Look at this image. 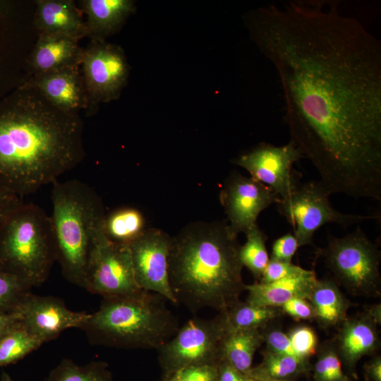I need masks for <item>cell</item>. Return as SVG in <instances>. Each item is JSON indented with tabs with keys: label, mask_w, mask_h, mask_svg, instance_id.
<instances>
[{
	"label": "cell",
	"mask_w": 381,
	"mask_h": 381,
	"mask_svg": "<svg viewBox=\"0 0 381 381\" xmlns=\"http://www.w3.org/2000/svg\"><path fill=\"white\" fill-rule=\"evenodd\" d=\"M246 22L282 84L291 140L321 184L380 201V41L334 1L270 4Z\"/></svg>",
	"instance_id": "obj_1"
},
{
	"label": "cell",
	"mask_w": 381,
	"mask_h": 381,
	"mask_svg": "<svg viewBox=\"0 0 381 381\" xmlns=\"http://www.w3.org/2000/svg\"><path fill=\"white\" fill-rule=\"evenodd\" d=\"M79 114L23 83L0 106V187L20 198L53 183L85 155Z\"/></svg>",
	"instance_id": "obj_2"
},
{
	"label": "cell",
	"mask_w": 381,
	"mask_h": 381,
	"mask_svg": "<svg viewBox=\"0 0 381 381\" xmlns=\"http://www.w3.org/2000/svg\"><path fill=\"white\" fill-rule=\"evenodd\" d=\"M240 246L226 220L190 222L171 237L169 279L176 304L194 313H225L238 301L246 286Z\"/></svg>",
	"instance_id": "obj_3"
},
{
	"label": "cell",
	"mask_w": 381,
	"mask_h": 381,
	"mask_svg": "<svg viewBox=\"0 0 381 381\" xmlns=\"http://www.w3.org/2000/svg\"><path fill=\"white\" fill-rule=\"evenodd\" d=\"M164 296L145 290L103 298L98 310L81 327L94 345L127 349H156L179 329Z\"/></svg>",
	"instance_id": "obj_4"
},
{
	"label": "cell",
	"mask_w": 381,
	"mask_h": 381,
	"mask_svg": "<svg viewBox=\"0 0 381 381\" xmlns=\"http://www.w3.org/2000/svg\"><path fill=\"white\" fill-rule=\"evenodd\" d=\"M52 184L50 219L56 260L64 277L84 288L90 253L103 230L104 205L98 194L81 181L57 180Z\"/></svg>",
	"instance_id": "obj_5"
},
{
	"label": "cell",
	"mask_w": 381,
	"mask_h": 381,
	"mask_svg": "<svg viewBox=\"0 0 381 381\" xmlns=\"http://www.w3.org/2000/svg\"><path fill=\"white\" fill-rule=\"evenodd\" d=\"M56 260L50 216L24 202L0 223V270L40 286Z\"/></svg>",
	"instance_id": "obj_6"
},
{
	"label": "cell",
	"mask_w": 381,
	"mask_h": 381,
	"mask_svg": "<svg viewBox=\"0 0 381 381\" xmlns=\"http://www.w3.org/2000/svg\"><path fill=\"white\" fill-rule=\"evenodd\" d=\"M320 253L335 280L349 294L380 296V251L360 226L344 237L329 236Z\"/></svg>",
	"instance_id": "obj_7"
},
{
	"label": "cell",
	"mask_w": 381,
	"mask_h": 381,
	"mask_svg": "<svg viewBox=\"0 0 381 381\" xmlns=\"http://www.w3.org/2000/svg\"><path fill=\"white\" fill-rule=\"evenodd\" d=\"M229 330L226 313L210 319L188 320L157 350L164 380L189 366L218 365L224 358L223 346Z\"/></svg>",
	"instance_id": "obj_8"
},
{
	"label": "cell",
	"mask_w": 381,
	"mask_h": 381,
	"mask_svg": "<svg viewBox=\"0 0 381 381\" xmlns=\"http://www.w3.org/2000/svg\"><path fill=\"white\" fill-rule=\"evenodd\" d=\"M330 195L319 181H310L300 183L276 203L279 213L292 225L299 247L312 244L315 231L326 224L349 226L377 217L339 212L331 205Z\"/></svg>",
	"instance_id": "obj_9"
},
{
	"label": "cell",
	"mask_w": 381,
	"mask_h": 381,
	"mask_svg": "<svg viewBox=\"0 0 381 381\" xmlns=\"http://www.w3.org/2000/svg\"><path fill=\"white\" fill-rule=\"evenodd\" d=\"M84 289L103 298L141 291L135 281L129 246L110 241L104 230L100 231L90 253Z\"/></svg>",
	"instance_id": "obj_10"
},
{
	"label": "cell",
	"mask_w": 381,
	"mask_h": 381,
	"mask_svg": "<svg viewBox=\"0 0 381 381\" xmlns=\"http://www.w3.org/2000/svg\"><path fill=\"white\" fill-rule=\"evenodd\" d=\"M80 66L88 97L87 110L119 97L129 72L120 47L105 42H92L83 49Z\"/></svg>",
	"instance_id": "obj_11"
},
{
	"label": "cell",
	"mask_w": 381,
	"mask_h": 381,
	"mask_svg": "<svg viewBox=\"0 0 381 381\" xmlns=\"http://www.w3.org/2000/svg\"><path fill=\"white\" fill-rule=\"evenodd\" d=\"M304 158L301 150L290 141L282 146L260 143L241 155L233 162L250 176L268 186L280 199L288 197L300 184L294 164Z\"/></svg>",
	"instance_id": "obj_12"
},
{
	"label": "cell",
	"mask_w": 381,
	"mask_h": 381,
	"mask_svg": "<svg viewBox=\"0 0 381 381\" xmlns=\"http://www.w3.org/2000/svg\"><path fill=\"white\" fill-rule=\"evenodd\" d=\"M219 199L229 231L238 237L255 225L260 214L280 198L262 183L234 172L226 179Z\"/></svg>",
	"instance_id": "obj_13"
},
{
	"label": "cell",
	"mask_w": 381,
	"mask_h": 381,
	"mask_svg": "<svg viewBox=\"0 0 381 381\" xmlns=\"http://www.w3.org/2000/svg\"><path fill=\"white\" fill-rule=\"evenodd\" d=\"M171 236L162 229L147 228L128 246L135 281L142 290L164 296L176 304L169 279Z\"/></svg>",
	"instance_id": "obj_14"
},
{
	"label": "cell",
	"mask_w": 381,
	"mask_h": 381,
	"mask_svg": "<svg viewBox=\"0 0 381 381\" xmlns=\"http://www.w3.org/2000/svg\"><path fill=\"white\" fill-rule=\"evenodd\" d=\"M20 324L42 344L57 338L71 328L80 329L90 313L70 310L61 299L30 291L16 311Z\"/></svg>",
	"instance_id": "obj_15"
},
{
	"label": "cell",
	"mask_w": 381,
	"mask_h": 381,
	"mask_svg": "<svg viewBox=\"0 0 381 381\" xmlns=\"http://www.w3.org/2000/svg\"><path fill=\"white\" fill-rule=\"evenodd\" d=\"M57 109L73 114L88 109L89 102L79 66L32 76L24 83Z\"/></svg>",
	"instance_id": "obj_16"
},
{
	"label": "cell",
	"mask_w": 381,
	"mask_h": 381,
	"mask_svg": "<svg viewBox=\"0 0 381 381\" xmlns=\"http://www.w3.org/2000/svg\"><path fill=\"white\" fill-rule=\"evenodd\" d=\"M78 38L59 34H40L28 63L32 75L80 66L83 49Z\"/></svg>",
	"instance_id": "obj_17"
},
{
	"label": "cell",
	"mask_w": 381,
	"mask_h": 381,
	"mask_svg": "<svg viewBox=\"0 0 381 381\" xmlns=\"http://www.w3.org/2000/svg\"><path fill=\"white\" fill-rule=\"evenodd\" d=\"M35 26L40 34H59L80 40L87 37L82 12L72 0L35 1Z\"/></svg>",
	"instance_id": "obj_18"
},
{
	"label": "cell",
	"mask_w": 381,
	"mask_h": 381,
	"mask_svg": "<svg viewBox=\"0 0 381 381\" xmlns=\"http://www.w3.org/2000/svg\"><path fill=\"white\" fill-rule=\"evenodd\" d=\"M79 6L86 16L87 37L92 42H105L135 10L131 0H81Z\"/></svg>",
	"instance_id": "obj_19"
},
{
	"label": "cell",
	"mask_w": 381,
	"mask_h": 381,
	"mask_svg": "<svg viewBox=\"0 0 381 381\" xmlns=\"http://www.w3.org/2000/svg\"><path fill=\"white\" fill-rule=\"evenodd\" d=\"M377 325L368 313L342 322L337 351L349 368H353L363 356L377 349Z\"/></svg>",
	"instance_id": "obj_20"
},
{
	"label": "cell",
	"mask_w": 381,
	"mask_h": 381,
	"mask_svg": "<svg viewBox=\"0 0 381 381\" xmlns=\"http://www.w3.org/2000/svg\"><path fill=\"white\" fill-rule=\"evenodd\" d=\"M318 280L315 272L308 270L303 274L284 278L270 283H255L245 286L246 302L258 306L281 308L291 298L307 299Z\"/></svg>",
	"instance_id": "obj_21"
},
{
	"label": "cell",
	"mask_w": 381,
	"mask_h": 381,
	"mask_svg": "<svg viewBox=\"0 0 381 381\" xmlns=\"http://www.w3.org/2000/svg\"><path fill=\"white\" fill-rule=\"evenodd\" d=\"M307 300L313 308L315 318L322 326H334L346 319L349 301L334 280L318 279Z\"/></svg>",
	"instance_id": "obj_22"
},
{
	"label": "cell",
	"mask_w": 381,
	"mask_h": 381,
	"mask_svg": "<svg viewBox=\"0 0 381 381\" xmlns=\"http://www.w3.org/2000/svg\"><path fill=\"white\" fill-rule=\"evenodd\" d=\"M147 228L145 217L133 207H121L106 214L103 230L111 242L128 246Z\"/></svg>",
	"instance_id": "obj_23"
},
{
	"label": "cell",
	"mask_w": 381,
	"mask_h": 381,
	"mask_svg": "<svg viewBox=\"0 0 381 381\" xmlns=\"http://www.w3.org/2000/svg\"><path fill=\"white\" fill-rule=\"evenodd\" d=\"M264 341L260 329H229L223 346L224 358L246 373L252 367L255 351Z\"/></svg>",
	"instance_id": "obj_24"
},
{
	"label": "cell",
	"mask_w": 381,
	"mask_h": 381,
	"mask_svg": "<svg viewBox=\"0 0 381 381\" xmlns=\"http://www.w3.org/2000/svg\"><path fill=\"white\" fill-rule=\"evenodd\" d=\"M262 356L260 365L251 367L246 373L255 381L260 378L286 380L303 371L306 367L305 361L267 349L262 352Z\"/></svg>",
	"instance_id": "obj_25"
},
{
	"label": "cell",
	"mask_w": 381,
	"mask_h": 381,
	"mask_svg": "<svg viewBox=\"0 0 381 381\" xmlns=\"http://www.w3.org/2000/svg\"><path fill=\"white\" fill-rule=\"evenodd\" d=\"M47 381H114L108 365L103 361H92L80 365L64 358L49 373Z\"/></svg>",
	"instance_id": "obj_26"
},
{
	"label": "cell",
	"mask_w": 381,
	"mask_h": 381,
	"mask_svg": "<svg viewBox=\"0 0 381 381\" xmlns=\"http://www.w3.org/2000/svg\"><path fill=\"white\" fill-rule=\"evenodd\" d=\"M225 313L229 329H261L279 315L277 308L258 306L240 300Z\"/></svg>",
	"instance_id": "obj_27"
},
{
	"label": "cell",
	"mask_w": 381,
	"mask_h": 381,
	"mask_svg": "<svg viewBox=\"0 0 381 381\" xmlns=\"http://www.w3.org/2000/svg\"><path fill=\"white\" fill-rule=\"evenodd\" d=\"M42 344L19 322L0 339V367L19 361Z\"/></svg>",
	"instance_id": "obj_28"
},
{
	"label": "cell",
	"mask_w": 381,
	"mask_h": 381,
	"mask_svg": "<svg viewBox=\"0 0 381 381\" xmlns=\"http://www.w3.org/2000/svg\"><path fill=\"white\" fill-rule=\"evenodd\" d=\"M245 234L246 241L240 246V259L243 266L260 280L270 260L266 248L267 236L257 224Z\"/></svg>",
	"instance_id": "obj_29"
},
{
	"label": "cell",
	"mask_w": 381,
	"mask_h": 381,
	"mask_svg": "<svg viewBox=\"0 0 381 381\" xmlns=\"http://www.w3.org/2000/svg\"><path fill=\"white\" fill-rule=\"evenodd\" d=\"M32 288L18 277L0 270V314L15 312Z\"/></svg>",
	"instance_id": "obj_30"
},
{
	"label": "cell",
	"mask_w": 381,
	"mask_h": 381,
	"mask_svg": "<svg viewBox=\"0 0 381 381\" xmlns=\"http://www.w3.org/2000/svg\"><path fill=\"white\" fill-rule=\"evenodd\" d=\"M315 381H349L344 375L337 349L333 346L323 348L314 370Z\"/></svg>",
	"instance_id": "obj_31"
},
{
	"label": "cell",
	"mask_w": 381,
	"mask_h": 381,
	"mask_svg": "<svg viewBox=\"0 0 381 381\" xmlns=\"http://www.w3.org/2000/svg\"><path fill=\"white\" fill-rule=\"evenodd\" d=\"M288 336L296 353L301 359L306 361L315 353L318 339L310 327L299 326L294 328Z\"/></svg>",
	"instance_id": "obj_32"
},
{
	"label": "cell",
	"mask_w": 381,
	"mask_h": 381,
	"mask_svg": "<svg viewBox=\"0 0 381 381\" xmlns=\"http://www.w3.org/2000/svg\"><path fill=\"white\" fill-rule=\"evenodd\" d=\"M308 270L292 262L270 259L259 282L270 283L284 278L303 274Z\"/></svg>",
	"instance_id": "obj_33"
},
{
	"label": "cell",
	"mask_w": 381,
	"mask_h": 381,
	"mask_svg": "<svg viewBox=\"0 0 381 381\" xmlns=\"http://www.w3.org/2000/svg\"><path fill=\"white\" fill-rule=\"evenodd\" d=\"M218 365L205 364L185 368L171 377L178 381H217Z\"/></svg>",
	"instance_id": "obj_34"
},
{
	"label": "cell",
	"mask_w": 381,
	"mask_h": 381,
	"mask_svg": "<svg viewBox=\"0 0 381 381\" xmlns=\"http://www.w3.org/2000/svg\"><path fill=\"white\" fill-rule=\"evenodd\" d=\"M299 246L295 236L291 233H287L273 242L270 259L291 262Z\"/></svg>",
	"instance_id": "obj_35"
},
{
	"label": "cell",
	"mask_w": 381,
	"mask_h": 381,
	"mask_svg": "<svg viewBox=\"0 0 381 381\" xmlns=\"http://www.w3.org/2000/svg\"><path fill=\"white\" fill-rule=\"evenodd\" d=\"M263 335L265 341L267 343V350L302 360L296 353L289 336L283 332L274 329L269 331L266 334L263 333Z\"/></svg>",
	"instance_id": "obj_36"
},
{
	"label": "cell",
	"mask_w": 381,
	"mask_h": 381,
	"mask_svg": "<svg viewBox=\"0 0 381 381\" xmlns=\"http://www.w3.org/2000/svg\"><path fill=\"white\" fill-rule=\"evenodd\" d=\"M281 308L284 312L295 320H308L315 318L311 304L304 298H291L283 304Z\"/></svg>",
	"instance_id": "obj_37"
},
{
	"label": "cell",
	"mask_w": 381,
	"mask_h": 381,
	"mask_svg": "<svg viewBox=\"0 0 381 381\" xmlns=\"http://www.w3.org/2000/svg\"><path fill=\"white\" fill-rule=\"evenodd\" d=\"M217 381H255L223 358L217 366Z\"/></svg>",
	"instance_id": "obj_38"
},
{
	"label": "cell",
	"mask_w": 381,
	"mask_h": 381,
	"mask_svg": "<svg viewBox=\"0 0 381 381\" xmlns=\"http://www.w3.org/2000/svg\"><path fill=\"white\" fill-rule=\"evenodd\" d=\"M23 202L22 198L0 187V223Z\"/></svg>",
	"instance_id": "obj_39"
},
{
	"label": "cell",
	"mask_w": 381,
	"mask_h": 381,
	"mask_svg": "<svg viewBox=\"0 0 381 381\" xmlns=\"http://www.w3.org/2000/svg\"><path fill=\"white\" fill-rule=\"evenodd\" d=\"M20 320L16 312L0 314V339L18 325Z\"/></svg>",
	"instance_id": "obj_40"
},
{
	"label": "cell",
	"mask_w": 381,
	"mask_h": 381,
	"mask_svg": "<svg viewBox=\"0 0 381 381\" xmlns=\"http://www.w3.org/2000/svg\"><path fill=\"white\" fill-rule=\"evenodd\" d=\"M366 373L368 376L373 381H381V358L380 356L375 357L371 360L366 365Z\"/></svg>",
	"instance_id": "obj_41"
},
{
	"label": "cell",
	"mask_w": 381,
	"mask_h": 381,
	"mask_svg": "<svg viewBox=\"0 0 381 381\" xmlns=\"http://www.w3.org/2000/svg\"><path fill=\"white\" fill-rule=\"evenodd\" d=\"M0 381H16L11 376L6 372L2 371L0 376Z\"/></svg>",
	"instance_id": "obj_42"
},
{
	"label": "cell",
	"mask_w": 381,
	"mask_h": 381,
	"mask_svg": "<svg viewBox=\"0 0 381 381\" xmlns=\"http://www.w3.org/2000/svg\"><path fill=\"white\" fill-rule=\"evenodd\" d=\"M255 381H289L288 380H276V379H271V378H260Z\"/></svg>",
	"instance_id": "obj_43"
},
{
	"label": "cell",
	"mask_w": 381,
	"mask_h": 381,
	"mask_svg": "<svg viewBox=\"0 0 381 381\" xmlns=\"http://www.w3.org/2000/svg\"><path fill=\"white\" fill-rule=\"evenodd\" d=\"M7 6V4L4 2H0V11H4L6 9V7Z\"/></svg>",
	"instance_id": "obj_44"
},
{
	"label": "cell",
	"mask_w": 381,
	"mask_h": 381,
	"mask_svg": "<svg viewBox=\"0 0 381 381\" xmlns=\"http://www.w3.org/2000/svg\"><path fill=\"white\" fill-rule=\"evenodd\" d=\"M164 381H178V380H176L174 377H170V378H169L167 380H165Z\"/></svg>",
	"instance_id": "obj_45"
}]
</instances>
